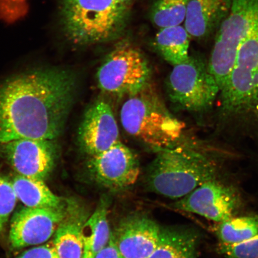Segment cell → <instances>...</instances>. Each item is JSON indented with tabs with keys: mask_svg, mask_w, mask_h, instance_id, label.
<instances>
[{
	"mask_svg": "<svg viewBox=\"0 0 258 258\" xmlns=\"http://www.w3.org/2000/svg\"><path fill=\"white\" fill-rule=\"evenodd\" d=\"M77 89L76 73L54 64L0 77V145L24 138L60 140Z\"/></svg>",
	"mask_w": 258,
	"mask_h": 258,
	"instance_id": "obj_1",
	"label": "cell"
},
{
	"mask_svg": "<svg viewBox=\"0 0 258 258\" xmlns=\"http://www.w3.org/2000/svg\"><path fill=\"white\" fill-rule=\"evenodd\" d=\"M157 152L148 169L147 182L157 195L179 200L202 183L217 178V163L198 144L181 140Z\"/></svg>",
	"mask_w": 258,
	"mask_h": 258,
	"instance_id": "obj_2",
	"label": "cell"
},
{
	"mask_svg": "<svg viewBox=\"0 0 258 258\" xmlns=\"http://www.w3.org/2000/svg\"><path fill=\"white\" fill-rule=\"evenodd\" d=\"M219 96V120L224 125L258 126V27L241 44Z\"/></svg>",
	"mask_w": 258,
	"mask_h": 258,
	"instance_id": "obj_3",
	"label": "cell"
},
{
	"mask_svg": "<svg viewBox=\"0 0 258 258\" xmlns=\"http://www.w3.org/2000/svg\"><path fill=\"white\" fill-rule=\"evenodd\" d=\"M128 9L117 0H62L64 36L78 46L114 40L124 31Z\"/></svg>",
	"mask_w": 258,
	"mask_h": 258,
	"instance_id": "obj_4",
	"label": "cell"
},
{
	"mask_svg": "<svg viewBox=\"0 0 258 258\" xmlns=\"http://www.w3.org/2000/svg\"><path fill=\"white\" fill-rule=\"evenodd\" d=\"M120 119L128 134L157 151L178 144L185 128L148 86L128 97L121 108Z\"/></svg>",
	"mask_w": 258,
	"mask_h": 258,
	"instance_id": "obj_5",
	"label": "cell"
},
{
	"mask_svg": "<svg viewBox=\"0 0 258 258\" xmlns=\"http://www.w3.org/2000/svg\"><path fill=\"white\" fill-rule=\"evenodd\" d=\"M258 27V0H233L217 31L208 67L219 88L233 69L241 44Z\"/></svg>",
	"mask_w": 258,
	"mask_h": 258,
	"instance_id": "obj_6",
	"label": "cell"
},
{
	"mask_svg": "<svg viewBox=\"0 0 258 258\" xmlns=\"http://www.w3.org/2000/svg\"><path fill=\"white\" fill-rule=\"evenodd\" d=\"M167 92L171 101L180 108L203 114L211 110L220 88L210 72L208 62L189 56L174 66L167 81Z\"/></svg>",
	"mask_w": 258,
	"mask_h": 258,
	"instance_id": "obj_7",
	"label": "cell"
},
{
	"mask_svg": "<svg viewBox=\"0 0 258 258\" xmlns=\"http://www.w3.org/2000/svg\"><path fill=\"white\" fill-rule=\"evenodd\" d=\"M150 79L151 70L146 58L127 42L115 46L96 74L99 89L118 97L137 94L147 88Z\"/></svg>",
	"mask_w": 258,
	"mask_h": 258,
	"instance_id": "obj_8",
	"label": "cell"
},
{
	"mask_svg": "<svg viewBox=\"0 0 258 258\" xmlns=\"http://www.w3.org/2000/svg\"><path fill=\"white\" fill-rule=\"evenodd\" d=\"M60 140L24 138L0 145V157L18 175L46 179L56 165Z\"/></svg>",
	"mask_w": 258,
	"mask_h": 258,
	"instance_id": "obj_9",
	"label": "cell"
},
{
	"mask_svg": "<svg viewBox=\"0 0 258 258\" xmlns=\"http://www.w3.org/2000/svg\"><path fill=\"white\" fill-rule=\"evenodd\" d=\"M87 169L97 184L114 191L134 185L140 174L136 155L120 141L104 152L89 157Z\"/></svg>",
	"mask_w": 258,
	"mask_h": 258,
	"instance_id": "obj_10",
	"label": "cell"
},
{
	"mask_svg": "<svg viewBox=\"0 0 258 258\" xmlns=\"http://www.w3.org/2000/svg\"><path fill=\"white\" fill-rule=\"evenodd\" d=\"M240 203L239 195L233 187L215 178L202 183L173 206L218 224L233 217Z\"/></svg>",
	"mask_w": 258,
	"mask_h": 258,
	"instance_id": "obj_11",
	"label": "cell"
},
{
	"mask_svg": "<svg viewBox=\"0 0 258 258\" xmlns=\"http://www.w3.org/2000/svg\"><path fill=\"white\" fill-rule=\"evenodd\" d=\"M69 201L60 208L26 206L12 219L9 240L15 249L46 243L55 233L66 217Z\"/></svg>",
	"mask_w": 258,
	"mask_h": 258,
	"instance_id": "obj_12",
	"label": "cell"
},
{
	"mask_svg": "<svg viewBox=\"0 0 258 258\" xmlns=\"http://www.w3.org/2000/svg\"><path fill=\"white\" fill-rule=\"evenodd\" d=\"M77 140L80 149L89 157L104 152L120 141L117 121L107 102L99 100L86 109Z\"/></svg>",
	"mask_w": 258,
	"mask_h": 258,
	"instance_id": "obj_13",
	"label": "cell"
},
{
	"mask_svg": "<svg viewBox=\"0 0 258 258\" xmlns=\"http://www.w3.org/2000/svg\"><path fill=\"white\" fill-rule=\"evenodd\" d=\"M161 230L147 216L134 215L122 219L112 235L125 258H148L159 243Z\"/></svg>",
	"mask_w": 258,
	"mask_h": 258,
	"instance_id": "obj_14",
	"label": "cell"
},
{
	"mask_svg": "<svg viewBox=\"0 0 258 258\" xmlns=\"http://www.w3.org/2000/svg\"><path fill=\"white\" fill-rule=\"evenodd\" d=\"M233 0H189L184 27L190 37L202 40L217 31Z\"/></svg>",
	"mask_w": 258,
	"mask_h": 258,
	"instance_id": "obj_15",
	"label": "cell"
},
{
	"mask_svg": "<svg viewBox=\"0 0 258 258\" xmlns=\"http://www.w3.org/2000/svg\"><path fill=\"white\" fill-rule=\"evenodd\" d=\"M89 217L88 212L82 204L70 199L66 217L53 240L59 258H83V228Z\"/></svg>",
	"mask_w": 258,
	"mask_h": 258,
	"instance_id": "obj_16",
	"label": "cell"
},
{
	"mask_svg": "<svg viewBox=\"0 0 258 258\" xmlns=\"http://www.w3.org/2000/svg\"><path fill=\"white\" fill-rule=\"evenodd\" d=\"M199 237L186 228H161L159 243L148 258H198Z\"/></svg>",
	"mask_w": 258,
	"mask_h": 258,
	"instance_id": "obj_17",
	"label": "cell"
},
{
	"mask_svg": "<svg viewBox=\"0 0 258 258\" xmlns=\"http://www.w3.org/2000/svg\"><path fill=\"white\" fill-rule=\"evenodd\" d=\"M12 183L18 199L27 207L60 208L69 201L54 195L44 180L18 175Z\"/></svg>",
	"mask_w": 258,
	"mask_h": 258,
	"instance_id": "obj_18",
	"label": "cell"
},
{
	"mask_svg": "<svg viewBox=\"0 0 258 258\" xmlns=\"http://www.w3.org/2000/svg\"><path fill=\"white\" fill-rule=\"evenodd\" d=\"M189 37L181 25L161 28L155 44L164 59L174 67L188 59Z\"/></svg>",
	"mask_w": 258,
	"mask_h": 258,
	"instance_id": "obj_19",
	"label": "cell"
},
{
	"mask_svg": "<svg viewBox=\"0 0 258 258\" xmlns=\"http://www.w3.org/2000/svg\"><path fill=\"white\" fill-rule=\"evenodd\" d=\"M108 202L101 199L83 228L84 250L93 255L104 248L110 240L112 233L108 221Z\"/></svg>",
	"mask_w": 258,
	"mask_h": 258,
	"instance_id": "obj_20",
	"label": "cell"
},
{
	"mask_svg": "<svg viewBox=\"0 0 258 258\" xmlns=\"http://www.w3.org/2000/svg\"><path fill=\"white\" fill-rule=\"evenodd\" d=\"M215 234L219 243L233 244L258 235V217L253 216L232 217L218 223Z\"/></svg>",
	"mask_w": 258,
	"mask_h": 258,
	"instance_id": "obj_21",
	"label": "cell"
},
{
	"mask_svg": "<svg viewBox=\"0 0 258 258\" xmlns=\"http://www.w3.org/2000/svg\"><path fill=\"white\" fill-rule=\"evenodd\" d=\"M189 0H155L151 12L153 24L160 29L184 22Z\"/></svg>",
	"mask_w": 258,
	"mask_h": 258,
	"instance_id": "obj_22",
	"label": "cell"
},
{
	"mask_svg": "<svg viewBox=\"0 0 258 258\" xmlns=\"http://www.w3.org/2000/svg\"><path fill=\"white\" fill-rule=\"evenodd\" d=\"M18 200L12 181L0 175V233L5 230Z\"/></svg>",
	"mask_w": 258,
	"mask_h": 258,
	"instance_id": "obj_23",
	"label": "cell"
},
{
	"mask_svg": "<svg viewBox=\"0 0 258 258\" xmlns=\"http://www.w3.org/2000/svg\"><path fill=\"white\" fill-rule=\"evenodd\" d=\"M218 250L226 258H258V235L236 244L219 243Z\"/></svg>",
	"mask_w": 258,
	"mask_h": 258,
	"instance_id": "obj_24",
	"label": "cell"
},
{
	"mask_svg": "<svg viewBox=\"0 0 258 258\" xmlns=\"http://www.w3.org/2000/svg\"><path fill=\"white\" fill-rule=\"evenodd\" d=\"M27 0H0V19L12 24L27 14Z\"/></svg>",
	"mask_w": 258,
	"mask_h": 258,
	"instance_id": "obj_25",
	"label": "cell"
},
{
	"mask_svg": "<svg viewBox=\"0 0 258 258\" xmlns=\"http://www.w3.org/2000/svg\"><path fill=\"white\" fill-rule=\"evenodd\" d=\"M17 258H59L53 241L41 246L31 248L22 253Z\"/></svg>",
	"mask_w": 258,
	"mask_h": 258,
	"instance_id": "obj_26",
	"label": "cell"
},
{
	"mask_svg": "<svg viewBox=\"0 0 258 258\" xmlns=\"http://www.w3.org/2000/svg\"><path fill=\"white\" fill-rule=\"evenodd\" d=\"M93 258H125L116 246L112 235L108 243L98 252Z\"/></svg>",
	"mask_w": 258,
	"mask_h": 258,
	"instance_id": "obj_27",
	"label": "cell"
},
{
	"mask_svg": "<svg viewBox=\"0 0 258 258\" xmlns=\"http://www.w3.org/2000/svg\"><path fill=\"white\" fill-rule=\"evenodd\" d=\"M117 1L120 3L121 5L125 6L129 8V5L133 0H117Z\"/></svg>",
	"mask_w": 258,
	"mask_h": 258,
	"instance_id": "obj_28",
	"label": "cell"
},
{
	"mask_svg": "<svg viewBox=\"0 0 258 258\" xmlns=\"http://www.w3.org/2000/svg\"><path fill=\"white\" fill-rule=\"evenodd\" d=\"M94 255L90 251L84 250L83 258H93Z\"/></svg>",
	"mask_w": 258,
	"mask_h": 258,
	"instance_id": "obj_29",
	"label": "cell"
}]
</instances>
